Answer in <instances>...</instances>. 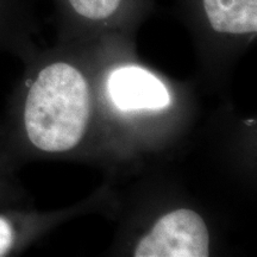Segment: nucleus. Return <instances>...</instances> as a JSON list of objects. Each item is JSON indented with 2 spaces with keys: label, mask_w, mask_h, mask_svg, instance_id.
Listing matches in <instances>:
<instances>
[{
  "label": "nucleus",
  "mask_w": 257,
  "mask_h": 257,
  "mask_svg": "<svg viewBox=\"0 0 257 257\" xmlns=\"http://www.w3.org/2000/svg\"><path fill=\"white\" fill-rule=\"evenodd\" d=\"M21 232L18 223L6 214H0V257L6 256L15 250Z\"/></svg>",
  "instance_id": "6"
},
{
  "label": "nucleus",
  "mask_w": 257,
  "mask_h": 257,
  "mask_svg": "<svg viewBox=\"0 0 257 257\" xmlns=\"http://www.w3.org/2000/svg\"><path fill=\"white\" fill-rule=\"evenodd\" d=\"M25 28L18 0H0V44L16 43L24 35Z\"/></svg>",
  "instance_id": "5"
},
{
  "label": "nucleus",
  "mask_w": 257,
  "mask_h": 257,
  "mask_svg": "<svg viewBox=\"0 0 257 257\" xmlns=\"http://www.w3.org/2000/svg\"><path fill=\"white\" fill-rule=\"evenodd\" d=\"M127 2L130 0H62L72 15L95 24L105 23L119 16Z\"/></svg>",
  "instance_id": "4"
},
{
  "label": "nucleus",
  "mask_w": 257,
  "mask_h": 257,
  "mask_svg": "<svg viewBox=\"0 0 257 257\" xmlns=\"http://www.w3.org/2000/svg\"><path fill=\"white\" fill-rule=\"evenodd\" d=\"M22 130L35 149L61 153L80 142L91 114V98L81 73L66 62H51L24 81Z\"/></svg>",
  "instance_id": "1"
},
{
  "label": "nucleus",
  "mask_w": 257,
  "mask_h": 257,
  "mask_svg": "<svg viewBox=\"0 0 257 257\" xmlns=\"http://www.w3.org/2000/svg\"><path fill=\"white\" fill-rule=\"evenodd\" d=\"M136 257H206L208 231L198 213L178 210L163 216L135 250Z\"/></svg>",
  "instance_id": "2"
},
{
  "label": "nucleus",
  "mask_w": 257,
  "mask_h": 257,
  "mask_svg": "<svg viewBox=\"0 0 257 257\" xmlns=\"http://www.w3.org/2000/svg\"><path fill=\"white\" fill-rule=\"evenodd\" d=\"M112 101L123 111L161 110L170 98L162 82L140 67H124L112 73L108 81Z\"/></svg>",
  "instance_id": "3"
}]
</instances>
